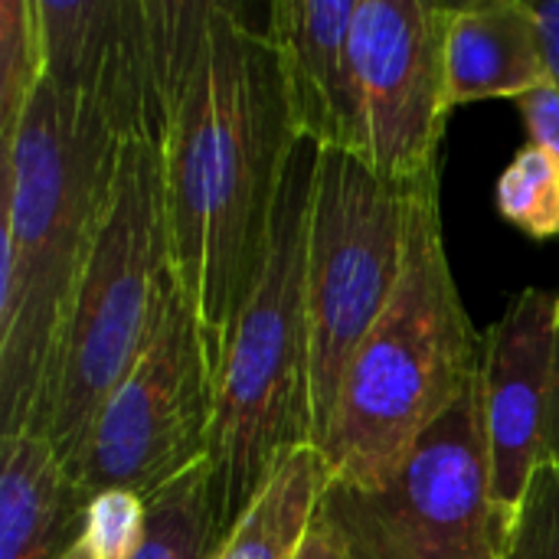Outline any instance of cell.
Returning <instances> with one entry per match:
<instances>
[{
	"mask_svg": "<svg viewBox=\"0 0 559 559\" xmlns=\"http://www.w3.org/2000/svg\"><path fill=\"white\" fill-rule=\"evenodd\" d=\"M360 0H275L265 33L278 52L298 134L360 154L350 29Z\"/></svg>",
	"mask_w": 559,
	"mask_h": 559,
	"instance_id": "12",
	"label": "cell"
},
{
	"mask_svg": "<svg viewBox=\"0 0 559 559\" xmlns=\"http://www.w3.org/2000/svg\"><path fill=\"white\" fill-rule=\"evenodd\" d=\"M144 524L147 504L141 495L124 488L98 491L88 498L82 540L95 559H134L144 540Z\"/></svg>",
	"mask_w": 559,
	"mask_h": 559,
	"instance_id": "20",
	"label": "cell"
},
{
	"mask_svg": "<svg viewBox=\"0 0 559 559\" xmlns=\"http://www.w3.org/2000/svg\"><path fill=\"white\" fill-rule=\"evenodd\" d=\"M534 10H537L540 29H544L550 72H554V82L559 85V0H540V3H534Z\"/></svg>",
	"mask_w": 559,
	"mask_h": 559,
	"instance_id": "23",
	"label": "cell"
},
{
	"mask_svg": "<svg viewBox=\"0 0 559 559\" xmlns=\"http://www.w3.org/2000/svg\"><path fill=\"white\" fill-rule=\"evenodd\" d=\"M43 33L36 0H0V147H7L43 85Z\"/></svg>",
	"mask_w": 559,
	"mask_h": 559,
	"instance_id": "17",
	"label": "cell"
},
{
	"mask_svg": "<svg viewBox=\"0 0 559 559\" xmlns=\"http://www.w3.org/2000/svg\"><path fill=\"white\" fill-rule=\"evenodd\" d=\"M88 495L33 432L0 439V559H62L85 534Z\"/></svg>",
	"mask_w": 559,
	"mask_h": 559,
	"instance_id": "14",
	"label": "cell"
},
{
	"mask_svg": "<svg viewBox=\"0 0 559 559\" xmlns=\"http://www.w3.org/2000/svg\"><path fill=\"white\" fill-rule=\"evenodd\" d=\"M118 154L105 115L46 82L0 147V439L36 423Z\"/></svg>",
	"mask_w": 559,
	"mask_h": 559,
	"instance_id": "2",
	"label": "cell"
},
{
	"mask_svg": "<svg viewBox=\"0 0 559 559\" xmlns=\"http://www.w3.org/2000/svg\"><path fill=\"white\" fill-rule=\"evenodd\" d=\"M301 134L278 52L242 7L219 3L200 69L160 147L170 272L223 367L272 246Z\"/></svg>",
	"mask_w": 559,
	"mask_h": 559,
	"instance_id": "1",
	"label": "cell"
},
{
	"mask_svg": "<svg viewBox=\"0 0 559 559\" xmlns=\"http://www.w3.org/2000/svg\"><path fill=\"white\" fill-rule=\"evenodd\" d=\"M413 190L416 183L386 180L350 151L318 147L308 213V314L318 442L334 416L357 347L380 321L403 275Z\"/></svg>",
	"mask_w": 559,
	"mask_h": 559,
	"instance_id": "7",
	"label": "cell"
},
{
	"mask_svg": "<svg viewBox=\"0 0 559 559\" xmlns=\"http://www.w3.org/2000/svg\"><path fill=\"white\" fill-rule=\"evenodd\" d=\"M498 213L531 239H559V160L527 141L495 187Z\"/></svg>",
	"mask_w": 559,
	"mask_h": 559,
	"instance_id": "18",
	"label": "cell"
},
{
	"mask_svg": "<svg viewBox=\"0 0 559 559\" xmlns=\"http://www.w3.org/2000/svg\"><path fill=\"white\" fill-rule=\"evenodd\" d=\"M147 524L134 559H213L223 531L213 501L210 462L190 465L144 498Z\"/></svg>",
	"mask_w": 559,
	"mask_h": 559,
	"instance_id": "16",
	"label": "cell"
},
{
	"mask_svg": "<svg viewBox=\"0 0 559 559\" xmlns=\"http://www.w3.org/2000/svg\"><path fill=\"white\" fill-rule=\"evenodd\" d=\"M498 559H559V462L531 478L518 514L501 527Z\"/></svg>",
	"mask_w": 559,
	"mask_h": 559,
	"instance_id": "19",
	"label": "cell"
},
{
	"mask_svg": "<svg viewBox=\"0 0 559 559\" xmlns=\"http://www.w3.org/2000/svg\"><path fill=\"white\" fill-rule=\"evenodd\" d=\"M318 144L298 141L272 226L265 265L246 298L216 380L210 481L223 540L278 468L318 449L308 314V213Z\"/></svg>",
	"mask_w": 559,
	"mask_h": 559,
	"instance_id": "4",
	"label": "cell"
},
{
	"mask_svg": "<svg viewBox=\"0 0 559 559\" xmlns=\"http://www.w3.org/2000/svg\"><path fill=\"white\" fill-rule=\"evenodd\" d=\"M481 413L501 527L540 465L559 462V288H524L485 334Z\"/></svg>",
	"mask_w": 559,
	"mask_h": 559,
	"instance_id": "11",
	"label": "cell"
},
{
	"mask_svg": "<svg viewBox=\"0 0 559 559\" xmlns=\"http://www.w3.org/2000/svg\"><path fill=\"white\" fill-rule=\"evenodd\" d=\"M170 288L160 151L147 141H124L111 200L29 429L66 468L111 390L154 337Z\"/></svg>",
	"mask_w": 559,
	"mask_h": 559,
	"instance_id": "5",
	"label": "cell"
},
{
	"mask_svg": "<svg viewBox=\"0 0 559 559\" xmlns=\"http://www.w3.org/2000/svg\"><path fill=\"white\" fill-rule=\"evenodd\" d=\"M521 115L527 121L531 141L540 144L544 151H550L559 160V85L550 82L531 95H524L521 102Z\"/></svg>",
	"mask_w": 559,
	"mask_h": 559,
	"instance_id": "21",
	"label": "cell"
},
{
	"mask_svg": "<svg viewBox=\"0 0 559 559\" xmlns=\"http://www.w3.org/2000/svg\"><path fill=\"white\" fill-rule=\"evenodd\" d=\"M455 3L360 0L350 62L360 160L396 183L439 177L449 128L445 39Z\"/></svg>",
	"mask_w": 559,
	"mask_h": 559,
	"instance_id": "10",
	"label": "cell"
},
{
	"mask_svg": "<svg viewBox=\"0 0 559 559\" xmlns=\"http://www.w3.org/2000/svg\"><path fill=\"white\" fill-rule=\"evenodd\" d=\"M219 360L177 282L144 354L92 419L69 475L92 498L124 488L141 498L206 459Z\"/></svg>",
	"mask_w": 559,
	"mask_h": 559,
	"instance_id": "9",
	"label": "cell"
},
{
	"mask_svg": "<svg viewBox=\"0 0 559 559\" xmlns=\"http://www.w3.org/2000/svg\"><path fill=\"white\" fill-rule=\"evenodd\" d=\"M295 559H350V554H347L344 540L337 537V531L328 524V518L321 511H314Z\"/></svg>",
	"mask_w": 559,
	"mask_h": 559,
	"instance_id": "22",
	"label": "cell"
},
{
	"mask_svg": "<svg viewBox=\"0 0 559 559\" xmlns=\"http://www.w3.org/2000/svg\"><path fill=\"white\" fill-rule=\"evenodd\" d=\"M554 82L544 29L527 0L455 3L445 39L452 111L485 98H524Z\"/></svg>",
	"mask_w": 559,
	"mask_h": 559,
	"instance_id": "13",
	"label": "cell"
},
{
	"mask_svg": "<svg viewBox=\"0 0 559 559\" xmlns=\"http://www.w3.org/2000/svg\"><path fill=\"white\" fill-rule=\"evenodd\" d=\"M485 334L475 331L445 249L439 177L416 183L403 275L357 347L334 416L318 442L331 481L377 488L416 442L478 383Z\"/></svg>",
	"mask_w": 559,
	"mask_h": 559,
	"instance_id": "3",
	"label": "cell"
},
{
	"mask_svg": "<svg viewBox=\"0 0 559 559\" xmlns=\"http://www.w3.org/2000/svg\"><path fill=\"white\" fill-rule=\"evenodd\" d=\"M318 511L350 559H481L498 547L491 459L475 383L377 488L331 481Z\"/></svg>",
	"mask_w": 559,
	"mask_h": 559,
	"instance_id": "8",
	"label": "cell"
},
{
	"mask_svg": "<svg viewBox=\"0 0 559 559\" xmlns=\"http://www.w3.org/2000/svg\"><path fill=\"white\" fill-rule=\"evenodd\" d=\"M481 559H498V547H491V550H488Z\"/></svg>",
	"mask_w": 559,
	"mask_h": 559,
	"instance_id": "25",
	"label": "cell"
},
{
	"mask_svg": "<svg viewBox=\"0 0 559 559\" xmlns=\"http://www.w3.org/2000/svg\"><path fill=\"white\" fill-rule=\"evenodd\" d=\"M331 472L311 445L295 452L236 521L213 559H295Z\"/></svg>",
	"mask_w": 559,
	"mask_h": 559,
	"instance_id": "15",
	"label": "cell"
},
{
	"mask_svg": "<svg viewBox=\"0 0 559 559\" xmlns=\"http://www.w3.org/2000/svg\"><path fill=\"white\" fill-rule=\"evenodd\" d=\"M62 559H95V557H92L88 544H85V540H79V544H75V547H72V550H69Z\"/></svg>",
	"mask_w": 559,
	"mask_h": 559,
	"instance_id": "24",
	"label": "cell"
},
{
	"mask_svg": "<svg viewBox=\"0 0 559 559\" xmlns=\"http://www.w3.org/2000/svg\"><path fill=\"white\" fill-rule=\"evenodd\" d=\"M43 82L98 108L124 141L164 147L200 69L216 0H36Z\"/></svg>",
	"mask_w": 559,
	"mask_h": 559,
	"instance_id": "6",
	"label": "cell"
}]
</instances>
